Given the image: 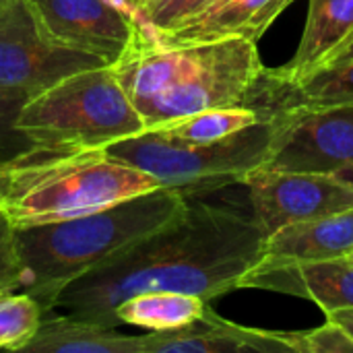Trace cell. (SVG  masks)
<instances>
[{
    "label": "cell",
    "mask_w": 353,
    "mask_h": 353,
    "mask_svg": "<svg viewBox=\"0 0 353 353\" xmlns=\"http://www.w3.org/2000/svg\"><path fill=\"white\" fill-rule=\"evenodd\" d=\"M265 238L254 215L188 199L172 221L68 283L56 308L116 329V306L141 292H180L211 302L240 290L263 259Z\"/></svg>",
    "instance_id": "obj_1"
},
{
    "label": "cell",
    "mask_w": 353,
    "mask_h": 353,
    "mask_svg": "<svg viewBox=\"0 0 353 353\" xmlns=\"http://www.w3.org/2000/svg\"><path fill=\"white\" fill-rule=\"evenodd\" d=\"M145 130L213 108L248 105L261 112L267 68L256 41L165 48L134 19L124 54L112 64Z\"/></svg>",
    "instance_id": "obj_2"
},
{
    "label": "cell",
    "mask_w": 353,
    "mask_h": 353,
    "mask_svg": "<svg viewBox=\"0 0 353 353\" xmlns=\"http://www.w3.org/2000/svg\"><path fill=\"white\" fill-rule=\"evenodd\" d=\"M188 199L157 186L112 207L41 225L12 228L21 265V292L33 296L43 312L56 310L60 292L184 211Z\"/></svg>",
    "instance_id": "obj_3"
},
{
    "label": "cell",
    "mask_w": 353,
    "mask_h": 353,
    "mask_svg": "<svg viewBox=\"0 0 353 353\" xmlns=\"http://www.w3.org/2000/svg\"><path fill=\"white\" fill-rule=\"evenodd\" d=\"M149 174L105 149L33 147L0 163V215L12 228L81 217L157 188Z\"/></svg>",
    "instance_id": "obj_4"
},
{
    "label": "cell",
    "mask_w": 353,
    "mask_h": 353,
    "mask_svg": "<svg viewBox=\"0 0 353 353\" xmlns=\"http://www.w3.org/2000/svg\"><path fill=\"white\" fill-rule=\"evenodd\" d=\"M17 130L39 149H105L145 132L112 66L79 70L27 97Z\"/></svg>",
    "instance_id": "obj_5"
},
{
    "label": "cell",
    "mask_w": 353,
    "mask_h": 353,
    "mask_svg": "<svg viewBox=\"0 0 353 353\" xmlns=\"http://www.w3.org/2000/svg\"><path fill=\"white\" fill-rule=\"evenodd\" d=\"M271 137L273 120L265 116L261 122L213 143H182L145 130L108 145L105 151L149 174L159 186L194 199L242 184L252 170L265 163Z\"/></svg>",
    "instance_id": "obj_6"
},
{
    "label": "cell",
    "mask_w": 353,
    "mask_h": 353,
    "mask_svg": "<svg viewBox=\"0 0 353 353\" xmlns=\"http://www.w3.org/2000/svg\"><path fill=\"white\" fill-rule=\"evenodd\" d=\"M95 66L108 64L56 39L31 0H4L0 4V89L31 97L79 70Z\"/></svg>",
    "instance_id": "obj_7"
},
{
    "label": "cell",
    "mask_w": 353,
    "mask_h": 353,
    "mask_svg": "<svg viewBox=\"0 0 353 353\" xmlns=\"http://www.w3.org/2000/svg\"><path fill=\"white\" fill-rule=\"evenodd\" d=\"M267 116L273 120V137L261 170L341 176L353 165V103L283 105Z\"/></svg>",
    "instance_id": "obj_8"
},
{
    "label": "cell",
    "mask_w": 353,
    "mask_h": 353,
    "mask_svg": "<svg viewBox=\"0 0 353 353\" xmlns=\"http://www.w3.org/2000/svg\"><path fill=\"white\" fill-rule=\"evenodd\" d=\"M265 236L283 225L353 209V182L337 174L252 170L244 182Z\"/></svg>",
    "instance_id": "obj_9"
},
{
    "label": "cell",
    "mask_w": 353,
    "mask_h": 353,
    "mask_svg": "<svg viewBox=\"0 0 353 353\" xmlns=\"http://www.w3.org/2000/svg\"><path fill=\"white\" fill-rule=\"evenodd\" d=\"M46 29L62 43L112 66L126 50L134 17L114 0H31Z\"/></svg>",
    "instance_id": "obj_10"
},
{
    "label": "cell",
    "mask_w": 353,
    "mask_h": 353,
    "mask_svg": "<svg viewBox=\"0 0 353 353\" xmlns=\"http://www.w3.org/2000/svg\"><path fill=\"white\" fill-rule=\"evenodd\" d=\"M296 0H213L184 23L147 33L165 48L215 43L228 39L259 41L277 17Z\"/></svg>",
    "instance_id": "obj_11"
},
{
    "label": "cell",
    "mask_w": 353,
    "mask_h": 353,
    "mask_svg": "<svg viewBox=\"0 0 353 353\" xmlns=\"http://www.w3.org/2000/svg\"><path fill=\"white\" fill-rule=\"evenodd\" d=\"M141 345L143 353H294L290 333L236 325L221 319L211 304L186 327L141 335Z\"/></svg>",
    "instance_id": "obj_12"
},
{
    "label": "cell",
    "mask_w": 353,
    "mask_h": 353,
    "mask_svg": "<svg viewBox=\"0 0 353 353\" xmlns=\"http://www.w3.org/2000/svg\"><path fill=\"white\" fill-rule=\"evenodd\" d=\"M240 290H265L314 302L325 314L353 308V265L343 259L256 265L242 279Z\"/></svg>",
    "instance_id": "obj_13"
},
{
    "label": "cell",
    "mask_w": 353,
    "mask_h": 353,
    "mask_svg": "<svg viewBox=\"0 0 353 353\" xmlns=\"http://www.w3.org/2000/svg\"><path fill=\"white\" fill-rule=\"evenodd\" d=\"M353 250V209L298 221L265 238L259 265H288L343 259Z\"/></svg>",
    "instance_id": "obj_14"
},
{
    "label": "cell",
    "mask_w": 353,
    "mask_h": 353,
    "mask_svg": "<svg viewBox=\"0 0 353 353\" xmlns=\"http://www.w3.org/2000/svg\"><path fill=\"white\" fill-rule=\"evenodd\" d=\"M353 0H310L306 27L292 62L281 68L267 70L269 83L288 87L310 72L352 33Z\"/></svg>",
    "instance_id": "obj_15"
},
{
    "label": "cell",
    "mask_w": 353,
    "mask_h": 353,
    "mask_svg": "<svg viewBox=\"0 0 353 353\" xmlns=\"http://www.w3.org/2000/svg\"><path fill=\"white\" fill-rule=\"evenodd\" d=\"M21 353H143L141 335H124L70 314L43 312L35 337Z\"/></svg>",
    "instance_id": "obj_16"
},
{
    "label": "cell",
    "mask_w": 353,
    "mask_h": 353,
    "mask_svg": "<svg viewBox=\"0 0 353 353\" xmlns=\"http://www.w3.org/2000/svg\"><path fill=\"white\" fill-rule=\"evenodd\" d=\"M207 300L180 292H141L122 300L114 310V327L132 325L147 331H172L199 321Z\"/></svg>",
    "instance_id": "obj_17"
},
{
    "label": "cell",
    "mask_w": 353,
    "mask_h": 353,
    "mask_svg": "<svg viewBox=\"0 0 353 353\" xmlns=\"http://www.w3.org/2000/svg\"><path fill=\"white\" fill-rule=\"evenodd\" d=\"M265 118L263 112L248 105L238 108H213L203 110L184 118L170 120L157 128H151L153 132L182 141V143H213L221 141L230 134H236Z\"/></svg>",
    "instance_id": "obj_18"
},
{
    "label": "cell",
    "mask_w": 353,
    "mask_h": 353,
    "mask_svg": "<svg viewBox=\"0 0 353 353\" xmlns=\"http://www.w3.org/2000/svg\"><path fill=\"white\" fill-rule=\"evenodd\" d=\"M43 319L39 302L21 290L0 294V350L23 352Z\"/></svg>",
    "instance_id": "obj_19"
},
{
    "label": "cell",
    "mask_w": 353,
    "mask_h": 353,
    "mask_svg": "<svg viewBox=\"0 0 353 353\" xmlns=\"http://www.w3.org/2000/svg\"><path fill=\"white\" fill-rule=\"evenodd\" d=\"M27 93L0 89V163L33 149V145L17 130V116L27 101Z\"/></svg>",
    "instance_id": "obj_20"
},
{
    "label": "cell",
    "mask_w": 353,
    "mask_h": 353,
    "mask_svg": "<svg viewBox=\"0 0 353 353\" xmlns=\"http://www.w3.org/2000/svg\"><path fill=\"white\" fill-rule=\"evenodd\" d=\"M294 353H353V339L337 323L329 321L310 331H292Z\"/></svg>",
    "instance_id": "obj_21"
},
{
    "label": "cell",
    "mask_w": 353,
    "mask_h": 353,
    "mask_svg": "<svg viewBox=\"0 0 353 353\" xmlns=\"http://www.w3.org/2000/svg\"><path fill=\"white\" fill-rule=\"evenodd\" d=\"M211 2L213 0H157L151 8L134 19L151 31H161L184 23Z\"/></svg>",
    "instance_id": "obj_22"
},
{
    "label": "cell",
    "mask_w": 353,
    "mask_h": 353,
    "mask_svg": "<svg viewBox=\"0 0 353 353\" xmlns=\"http://www.w3.org/2000/svg\"><path fill=\"white\" fill-rule=\"evenodd\" d=\"M21 285V265L14 248L12 225L0 215V294L19 290Z\"/></svg>",
    "instance_id": "obj_23"
},
{
    "label": "cell",
    "mask_w": 353,
    "mask_h": 353,
    "mask_svg": "<svg viewBox=\"0 0 353 353\" xmlns=\"http://www.w3.org/2000/svg\"><path fill=\"white\" fill-rule=\"evenodd\" d=\"M353 60V29L352 33L321 62V66L319 68H329V66H339V64H345V62H350ZM316 68V70H319Z\"/></svg>",
    "instance_id": "obj_24"
},
{
    "label": "cell",
    "mask_w": 353,
    "mask_h": 353,
    "mask_svg": "<svg viewBox=\"0 0 353 353\" xmlns=\"http://www.w3.org/2000/svg\"><path fill=\"white\" fill-rule=\"evenodd\" d=\"M329 321L337 323L341 329H345V333L353 339V308H339L327 314Z\"/></svg>",
    "instance_id": "obj_25"
},
{
    "label": "cell",
    "mask_w": 353,
    "mask_h": 353,
    "mask_svg": "<svg viewBox=\"0 0 353 353\" xmlns=\"http://www.w3.org/2000/svg\"><path fill=\"white\" fill-rule=\"evenodd\" d=\"M118 2H120V6H124L130 14H137L139 8H141V4H143V0H118Z\"/></svg>",
    "instance_id": "obj_26"
},
{
    "label": "cell",
    "mask_w": 353,
    "mask_h": 353,
    "mask_svg": "<svg viewBox=\"0 0 353 353\" xmlns=\"http://www.w3.org/2000/svg\"><path fill=\"white\" fill-rule=\"evenodd\" d=\"M155 2H157V0H143V4H141L139 12H137V14H132V17H141V14H143V12L147 10V8H151V6H153Z\"/></svg>",
    "instance_id": "obj_27"
},
{
    "label": "cell",
    "mask_w": 353,
    "mask_h": 353,
    "mask_svg": "<svg viewBox=\"0 0 353 353\" xmlns=\"http://www.w3.org/2000/svg\"><path fill=\"white\" fill-rule=\"evenodd\" d=\"M341 178H345V180H350V182H353V165L347 170V172H343L341 174Z\"/></svg>",
    "instance_id": "obj_28"
},
{
    "label": "cell",
    "mask_w": 353,
    "mask_h": 353,
    "mask_svg": "<svg viewBox=\"0 0 353 353\" xmlns=\"http://www.w3.org/2000/svg\"><path fill=\"white\" fill-rule=\"evenodd\" d=\"M345 259H347V261H350V263H352V265H353V250H352V254H347Z\"/></svg>",
    "instance_id": "obj_29"
},
{
    "label": "cell",
    "mask_w": 353,
    "mask_h": 353,
    "mask_svg": "<svg viewBox=\"0 0 353 353\" xmlns=\"http://www.w3.org/2000/svg\"><path fill=\"white\" fill-rule=\"evenodd\" d=\"M2 2H4V0H0V4H2Z\"/></svg>",
    "instance_id": "obj_30"
}]
</instances>
